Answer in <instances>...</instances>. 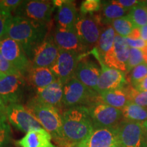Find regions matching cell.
<instances>
[{"mask_svg":"<svg viewBox=\"0 0 147 147\" xmlns=\"http://www.w3.org/2000/svg\"><path fill=\"white\" fill-rule=\"evenodd\" d=\"M49 24L38 23L19 16H12L7 23L5 37L15 40L32 60L34 49L48 34Z\"/></svg>","mask_w":147,"mask_h":147,"instance_id":"1","label":"cell"},{"mask_svg":"<svg viewBox=\"0 0 147 147\" xmlns=\"http://www.w3.org/2000/svg\"><path fill=\"white\" fill-rule=\"evenodd\" d=\"M61 147H76L85 140L94 129L87 106L67 108L61 113Z\"/></svg>","mask_w":147,"mask_h":147,"instance_id":"2","label":"cell"},{"mask_svg":"<svg viewBox=\"0 0 147 147\" xmlns=\"http://www.w3.org/2000/svg\"><path fill=\"white\" fill-rule=\"evenodd\" d=\"M26 108L59 145L62 140V118L58 108L43 104L35 98L27 103Z\"/></svg>","mask_w":147,"mask_h":147,"instance_id":"3","label":"cell"},{"mask_svg":"<svg viewBox=\"0 0 147 147\" xmlns=\"http://www.w3.org/2000/svg\"><path fill=\"white\" fill-rule=\"evenodd\" d=\"M100 95L75 78L63 85V106L69 108L75 106H89L100 100Z\"/></svg>","mask_w":147,"mask_h":147,"instance_id":"4","label":"cell"},{"mask_svg":"<svg viewBox=\"0 0 147 147\" xmlns=\"http://www.w3.org/2000/svg\"><path fill=\"white\" fill-rule=\"evenodd\" d=\"M102 25L99 14H78L75 29L87 53H89L88 51H92L97 47Z\"/></svg>","mask_w":147,"mask_h":147,"instance_id":"5","label":"cell"},{"mask_svg":"<svg viewBox=\"0 0 147 147\" xmlns=\"http://www.w3.org/2000/svg\"><path fill=\"white\" fill-rule=\"evenodd\" d=\"M87 107L94 128H115L124 119L122 110L108 105L100 100Z\"/></svg>","mask_w":147,"mask_h":147,"instance_id":"6","label":"cell"},{"mask_svg":"<svg viewBox=\"0 0 147 147\" xmlns=\"http://www.w3.org/2000/svg\"><path fill=\"white\" fill-rule=\"evenodd\" d=\"M116 129L121 147H147V137L142 123L123 119Z\"/></svg>","mask_w":147,"mask_h":147,"instance_id":"7","label":"cell"},{"mask_svg":"<svg viewBox=\"0 0 147 147\" xmlns=\"http://www.w3.org/2000/svg\"><path fill=\"white\" fill-rule=\"evenodd\" d=\"M90 53L95 57L100 65L101 74L97 82V90L99 95L103 92L121 89L127 84L125 74L123 71L111 68L106 65L102 57L99 54L96 47Z\"/></svg>","mask_w":147,"mask_h":147,"instance_id":"8","label":"cell"},{"mask_svg":"<svg viewBox=\"0 0 147 147\" xmlns=\"http://www.w3.org/2000/svg\"><path fill=\"white\" fill-rule=\"evenodd\" d=\"M84 55L73 51L59 49L57 57L50 67L57 80L65 85L69 80L74 78L79 61Z\"/></svg>","mask_w":147,"mask_h":147,"instance_id":"9","label":"cell"},{"mask_svg":"<svg viewBox=\"0 0 147 147\" xmlns=\"http://www.w3.org/2000/svg\"><path fill=\"white\" fill-rule=\"evenodd\" d=\"M0 53L3 57L13 65L22 76L25 77V74H27L32 65L31 60L19 43L4 36L0 40Z\"/></svg>","mask_w":147,"mask_h":147,"instance_id":"10","label":"cell"},{"mask_svg":"<svg viewBox=\"0 0 147 147\" xmlns=\"http://www.w3.org/2000/svg\"><path fill=\"white\" fill-rule=\"evenodd\" d=\"M55 8L53 1L44 0L23 1L14 12L16 16L28 18L38 23L49 24Z\"/></svg>","mask_w":147,"mask_h":147,"instance_id":"11","label":"cell"},{"mask_svg":"<svg viewBox=\"0 0 147 147\" xmlns=\"http://www.w3.org/2000/svg\"><path fill=\"white\" fill-rule=\"evenodd\" d=\"M5 115L8 122L24 133H27L35 129L42 128L34 115L21 104L7 106Z\"/></svg>","mask_w":147,"mask_h":147,"instance_id":"12","label":"cell"},{"mask_svg":"<svg viewBox=\"0 0 147 147\" xmlns=\"http://www.w3.org/2000/svg\"><path fill=\"white\" fill-rule=\"evenodd\" d=\"M25 77L21 74L9 75L0 79V96L7 106L20 104L25 89Z\"/></svg>","mask_w":147,"mask_h":147,"instance_id":"13","label":"cell"},{"mask_svg":"<svg viewBox=\"0 0 147 147\" xmlns=\"http://www.w3.org/2000/svg\"><path fill=\"white\" fill-rule=\"evenodd\" d=\"M129 50L125 38L117 35L113 47L103 57L102 59L108 67L126 72Z\"/></svg>","mask_w":147,"mask_h":147,"instance_id":"14","label":"cell"},{"mask_svg":"<svg viewBox=\"0 0 147 147\" xmlns=\"http://www.w3.org/2000/svg\"><path fill=\"white\" fill-rule=\"evenodd\" d=\"M59 48L55 45L53 36H47L34 49L32 57L34 67H51L59 53Z\"/></svg>","mask_w":147,"mask_h":147,"instance_id":"15","label":"cell"},{"mask_svg":"<svg viewBox=\"0 0 147 147\" xmlns=\"http://www.w3.org/2000/svg\"><path fill=\"white\" fill-rule=\"evenodd\" d=\"M101 68L97 64L84 56L79 61L74 77L89 89L97 92Z\"/></svg>","mask_w":147,"mask_h":147,"instance_id":"16","label":"cell"},{"mask_svg":"<svg viewBox=\"0 0 147 147\" xmlns=\"http://www.w3.org/2000/svg\"><path fill=\"white\" fill-rule=\"evenodd\" d=\"M53 38L59 49L73 51L80 55H86L87 53L79 39L76 29L66 30L57 27Z\"/></svg>","mask_w":147,"mask_h":147,"instance_id":"17","label":"cell"},{"mask_svg":"<svg viewBox=\"0 0 147 147\" xmlns=\"http://www.w3.org/2000/svg\"><path fill=\"white\" fill-rule=\"evenodd\" d=\"M119 144L115 128H94L89 136L76 147H113Z\"/></svg>","mask_w":147,"mask_h":147,"instance_id":"18","label":"cell"},{"mask_svg":"<svg viewBox=\"0 0 147 147\" xmlns=\"http://www.w3.org/2000/svg\"><path fill=\"white\" fill-rule=\"evenodd\" d=\"M63 85L59 80L51 84L47 87L36 89V96L34 97L39 102L59 108L63 106Z\"/></svg>","mask_w":147,"mask_h":147,"instance_id":"19","label":"cell"},{"mask_svg":"<svg viewBox=\"0 0 147 147\" xmlns=\"http://www.w3.org/2000/svg\"><path fill=\"white\" fill-rule=\"evenodd\" d=\"M78 16V14L74 2L69 0H63L56 14L57 27L66 30L75 29Z\"/></svg>","mask_w":147,"mask_h":147,"instance_id":"20","label":"cell"},{"mask_svg":"<svg viewBox=\"0 0 147 147\" xmlns=\"http://www.w3.org/2000/svg\"><path fill=\"white\" fill-rule=\"evenodd\" d=\"M52 138L45 129H35L26 133L16 144L20 147H57L51 142Z\"/></svg>","mask_w":147,"mask_h":147,"instance_id":"21","label":"cell"},{"mask_svg":"<svg viewBox=\"0 0 147 147\" xmlns=\"http://www.w3.org/2000/svg\"><path fill=\"white\" fill-rule=\"evenodd\" d=\"M29 83L36 89H41L50 85L57 78L50 67H31L27 74Z\"/></svg>","mask_w":147,"mask_h":147,"instance_id":"22","label":"cell"},{"mask_svg":"<svg viewBox=\"0 0 147 147\" xmlns=\"http://www.w3.org/2000/svg\"><path fill=\"white\" fill-rule=\"evenodd\" d=\"M100 100L114 108L122 110L130 102L127 84L121 89L108 91L100 94Z\"/></svg>","mask_w":147,"mask_h":147,"instance_id":"23","label":"cell"},{"mask_svg":"<svg viewBox=\"0 0 147 147\" xmlns=\"http://www.w3.org/2000/svg\"><path fill=\"white\" fill-rule=\"evenodd\" d=\"M129 10L123 8L115 1H102V8L99 16L102 25H110L114 20L127 15Z\"/></svg>","mask_w":147,"mask_h":147,"instance_id":"24","label":"cell"},{"mask_svg":"<svg viewBox=\"0 0 147 147\" xmlns=\"http://www.w3.org/2000/svg\"><path fill=\"white\" fill-rule=\"evenodd\" d=\"M116 36L117 34L115 31L110 25H104V27H102L96 47L97 50L102 57L113 47Z\"/></svg>","mask_w":147,"mask_h":147,"instance_id":"25","label":"cell"},{"mask_svg":"<svg viewBox=\"0 0 147 147\" xmlns=\"http://www.w3.org/2000/svg\"><path fill=\"white\" fill-rule=\"evenodd\" d=\"M123 119L133 122L143 123L147 121V107H142L129 102L122 110Z\"/></svg>","mask_w":147,"mask_h":147,"instance_id":"26","label":"cell"},{"mask_svg":"<svg viewBox=\"0 0 147 147\" xmlns=\"http://www.w3.org/2000/svg\"><path fill=\"white\" fill-rule=\"evenodd\" d=\"M110 25L115 31L116 34L123 38H127L136 28V26L128 15L114 20Z\"/></svg>","mask_w":147,"mask_h":147,"instance_id":"27","label":"cell"},{"mask_svg":"<svg viewBox=\"0 0 147 147\" xmlns=\"http://www.w3.org/2000/svg\"><path fill=\"white\" fill-rule=\"evenodd\" d=\"M127 15L136 27L140 28L147 25V8L140 3L131 8Z\"/></svg>","mask_w":147,"mask_h":147,"instance_id":"28","label":"cell"},{"mask_svg":"<svg viewBox=\"0 0 147 147\" xmlns=\"http://www.w3.org/2000/svg\"><path fill=\"white\" fill-rule=\"evenodd\" d=\"M12 140V132L6 115L0 116V147H9Z\"/></svg>","mask_w":147,"mask_h":147,"instance_id":"29","label":"cell"},{"mask_svg":"<svg viewBox=\"0 0 147 147\" xmlns=\"http://www.w3.org/2000/svg\"><path fill=\"white\" fill-rule=\"evenodd\" d=\"M147 76V63H144L140 64L139 65L136 66V67L130 71L129 75V81L130 85L134 87L136 84H137L141 80H143L145 77Z\"/></svg>","mask_w":147,"mask_h":147,"instance_id":"30","label":"cell"},{"mask_svg":"<svg viewBox=\"0 0 147 147\" xmlns=\"http://www.w3.org/2000/svg\"><path fill=\"white\" fill-rule=\"evenodd\" d=\"M102 1L100 0H85L80 5V14L82 15H93L100 11Z\"/></svg>","mask_w":147,"mask_h":147,"instance_id":"31","label":"cell"},{"mask_svg":"<svg viewBox=\"0 0 147 147\" xmlns=\"http://www.w3.org/2000/svg\"><path fill=\"white\" fill-rule=\"evenodd\" d=\"M144 62V60L142 51L138 49L130 48L126 73H129L134 67Z\"/></svg>","mask_w":147,"mask_h":147,"instance_id":"32","label":"cell"},{"mask_svg":"<svg viewBox=\"0 0 147 147\" xmlns=\"http://www.w3.org/2000/svg\"><path fill=\"white\" fill-rule=\"evenodd\" d=\"M127 89L130 102L142 107H147V92L137 91L130 84H127Z\"/></svg>","mask_w":147,"mask_h":147,"instance_id":"33","label":"cell"},{"mask_svg":"<svg viewBox=\"0 0 147 147\" xmlns=\"http://www.w3.org/2000/svg\"><path fill=\"white\" fill-rule=\"evenodd\" d=\"M0 72L5 76L21 74V73L14 67L10 61L3 57L1 53H0Z\"/></svg>","mask_w":147,"mask_h":147,"instance_id":"34","label":"cell"},{"mask_svg":"<svg viewBox=\"0 0 147 147\" xmlns=\"http://www.w3.org/2000/svg\"><path fill=\"white\" fill-rule=\"evenodd\" d=\"M23 1L20 0H1L0 1V10L12 14L16 12L18 7L21 5Z\"/></svg>","mask_w":147,"mask_h":147,"instance_id":"35","label":"cell"},{"mask_svg":"<svg viewBox=\"0 0 147 147\" xmlns=\"http://www.w3.org/2000/svg\"><path fill=\"white\" fill-rule=\"evenodd\" d=\"M11 16H12L11 13L0 10V40L3 36H5L7 23Z\"/></svg>","mask_w":147,"mask_h":147,"instance_id":"36","label":"cell"},{"mask_svg":"<svg viewBox=\"0 0 147 147\" xmlns=\"http://www.w3.org/2000/svg\"><path fill=\"white\" fill-rule=\"evenodd\" d=\"M129 48H134V49H138L140 50H142L147 45V42H145L142 39L138 40H131L128 38H125Z\"/></svg>","mask_w":147,"mask_h":147,"instance_id":"37","label":"cell"},{"mask_svg":"<svg viewBox=\"0 0 147 147\" xmlns=\"http://www.w3.org/2000/svg\"><path fill=\"white\" fill-rule=\"evenodd\" d=\"M115 1L123 8L128 10H131L140 3V1H137V0H116Z\"/></svg>","mask_w":147,"mask_h":147,"instance_id":"38","label":"cell"},{"mask_svg":"<svg viewBox=\"0 0 147 147\" xmlns=\"http://www.w3.org/2000/svg\"><path fill=\"white\" fill-rule=\"evenodd\" d=\"M133 87L138 91L147 92V76Z\"/></svg>","mask_w":147,"mask_h":147,"instance_id":"39","label":"cell"},{"mask_svg":"<svg viewBox=\"0 0 147 147\" xmlns=\"http://www.w3.org/2000/svg\"><path fill=\"white\" fill-rule=\"evenodd\" d=\"M128 38L131 40H138L141 39L140 32V29L138 27H136L135 29L132 31V32L130 34L129 36L127 37Z\"/></svg>","mask_w":147,"mask_h":147,"instance_id":"40","label":"cell"},{"mask_svg":"<svg viewBox=\"0 0 147 147\" xmlns=\"http://www.w3.org/2000/svg\"><path fill=\"white\" fill-rule=\"evenodd\" d=\"M140 32L141 39L147 42V25L144 26L140 27Z\"/></svg>","mask_w":147,"mask_h":147,"instance_id":"41","label":"cell"},{"mask_svg":"<svg viewBox=\"0 0 147 147\" xmlns=\"http://www.w3.org/2000/svg\"><path fill=\"white\" fill-rule=\"evenodd\" d=\"M7 105L2 97L0 96V116L5 115V111H6Z\"/></svg>","mask_w":147,"mask_h":147,"instance_id":"42","label":"cell"},{"mask_svg":"<svg viewBox=\"0 0 147 147\" xmlns=\"http://www.w3.org/2000/svg\"><path fill=\"white\" fill-rule=\"evenodd\" d=\"M142 51V54H143V57H144V62L146 63H147V45L146 47L144 48V49H143Z\"/></svg>","mask_w":147,"mask_h":147,"instance_id":"43","label":"cell"},{"mask_svg":"<svg viewBox=\"0 0 147 147\" xmlns=\"http://www.w3.org/2000/svg\"><path fill=\"white\" fill-rule=\"evenodd\" d=\"M142 125H143V127H144V129L145 130V132H146V137H147V121L143 123Z\"/></svg>","mask_w":147,"mask_h":147,"instance_id":"44","label":"cell"},{"mask_svg":"<svg viewBox=\"0 0 147 147\" xmlns=\"http://www.w3.org/2000/svg\"><path fill=\"white\" fill-rule=\"evenodd\" d=\"M140 3L142 5H144V7H146V8H147V0H146V1H141Z\"/></svg>","mask_w":147,"mask_h":147,"instance_id":"45","label":"cell"},{"mask_svg":"<svg viewBox=\"0 0 147 147\" xmlns=\"http://www.w3.org/2000/svg\"><path fill=\"white\" fill-rule=\"evenodd\" d=\"M4 76H5V75H3V74H1V72H0V79L1 78H2L3 77H4Z\"/></svg>","mask_w":147,"mask_h":147,"instance_id":"46","label":"cell"},{"mask_svg":"<svg viewBox=\"0 0 147 147\" xmlns=\"http://www.w3.org/2000/svg\"><path fill=\"white\" fill-rule=\"evenodd\" d=\"M113 147H121V146L119 144H117V145H115V146H114Z\"/></svg>","mask_w":147,"mask_h":147,"instance_id":"47","label":"cell"}]
</instances>
